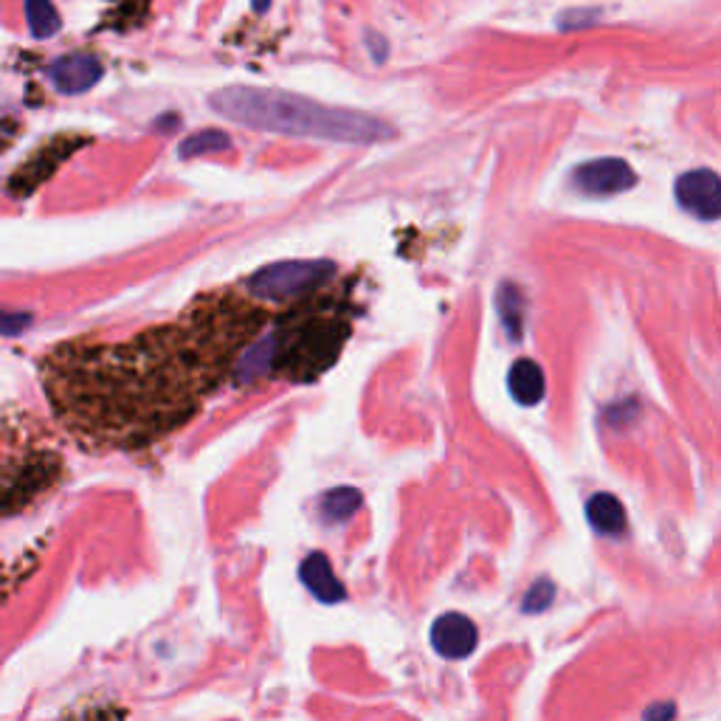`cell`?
Masks as SVG:
<instances>
[{
  "mask_svg": "<svg viewBox=\"0 0 721 721\" xmlns=\"http://www.w3.org/2000/svg\"><path fill=\"white\" fill-rule=\"evenodd\" d=\"M229 135L220 133V130H207V133H195L189 135L187 142L180 144V155L184 158H195L200 153H218V149L229 147Z\"/></svg>",
  "mask_w": 721,
  "mask_h": 721,
  "instance_id": "2e32d148",
  "label": "cell"
},
{
  "mask_svg": "<svg viewBox=\"0 0 721 721\" xmlns=\"http://www.w3.org/2000/svg\"><path fill=\"white\" fill-rule=\"evenodd\" d=\"M553 598H555V586L550 584V580H539V584L528 592V598H524V612L528 614L544 612V609L553 603Z\"/></svg>",
  "mask_w": 721,
  "mask_h": 721,
  "instance_id": "e0dca14e",
  "label": "cell"
},
{
  "mask_svg": "<svg viewBox=\"0 0 721 721\" xmlns=\"http://www.w3.org/2000/svg\"><path fill=\"white\" fill-rule=\"evenodd\" d=\"M122 12L133 14V12H144L149 7V0H113Z\"/></svg>",
  "mask_w": 721,
  "mask_h": 721,
  "instance_id": "ac0fdd59",
  "label": "cell"
},
{
  "mask_svg": "<svg viewBox=\"0 0 721 721\" xmlns=\"http://www.w3.org/2000/svg\"><path fill=\"white\" fill-rule=\"evenodd\" d=\"M102 74L104 65L93 54H68V57H59L48 65V79L65 97H77V93L90 90L102 79Z\"/></svg>",
  "mask_w": 721,
  "mask_h": 721,
  "instance_id": "ba28073f",
  "label": "cell"
},
{
  "mask_svg": "<svg viewBox=\"0 0 721 721\" xmlns=\"http://www.w3.org/2000/svg\"><path fill=\"white\" fill-rule=\"evenodd\" d=\"M270 322L240 288L198 293L178 319L122 344L77 335L40 360L43 392L88 448L135 451L187 425Z\"/></svg>",
  "mask_w": 721,
  "mask_h": 721,
  "instance_id": "6da1fadb",
  "label": "cell"
},
{
  "mask_svg": "<svg viewBox=\"0 0 721 721\" xmlns=\"http://www.w3.org/2000/svg\"><path fill=\"white\" fill-rule=\"evenodd\" d=\"M20 313H9L7 315V324H3V333L7 335H12L14 333V328H18V324H26L29 322V315H23V319H18Z\"/></svg>",
  "mask_w": 721,
  "mask_h": 721,
  "instance_id": "d6986e66",
  "label": "cell"
},
{
  "mask_svg": "<svg viewBox=\"0 0 721 721\" xmlns=\"http://www.w3.org/2000/svg\"><path fill=\"white\" fill-rule=\"evenodd\" d=\"M299 575H302V584L308 586L310 595H315L322 603H339V600H344V595H347L344 592L342 580L333 575L330 558L324 553L308 555Z\"/></svg>",
  "mask_w": 721,
  "mask_h": 721,
  "instance_id": "30bf717a",
  "label": "cell"
},
{
  "mask_svg": "<svg viewBox=\"0 0 721 721\" xmlns=\"http://www.w3.org/2000/svg\"><path fill=\"white\" fill-rule=\"evenodd\" d=\"M268 3H270V0H252L254 12H265V9H268Z\"/></svg>",
  "mask_w": 721,
  "mask_h": 721,
  "instance_id": "44dd1931",
  "label": "cell"
},
{
  "mask_svg": "<svg viewBox=\"0 0 721 721\" xmlns=\"http://www.w3.org/2000/svg\"><path fill=\"white\" fill-rule=\"evenodd\" d=\"M508 389L510 395H513L515 403L535 406L541 398H544V373H541V367L535 360L519 358L513 367H510Z\"/></svg>",
  "mask_w": 721,
  "mask_h": 721,
  "instance_id": "8fae6325",
  "label": "cell"
},
{
  "mask_svg": "<svg viewBox=\"0 0 721 721\" xmlns=\"http://www.w3.org/2000/svg\"><path fill=\"white\" fill-rule=\"evenodd\" d=\"M676 200L699 220L721 218V178L710 169H690L676 180Z\"/></svg>",
  "mask_w": 721,
  "mask_h": 721,
  "instance_id": "8992f818",
  "label": "cell"
},
{
  "mask_svg": "<svg viewBox=\"0 0 721 721\" xmlns=\"http://www.w3.org/2000/svg\"><path fill=\"white\" fill-rule=\"evenodd\" d=\"M674 713H676L674 705H659V708L645 710V716H648V719H654V716H674Z\"/></svg>",
  "mask_w": 721,
  "mask_h": 721,
  "instance_id": "ffe728a7",
  "label": "cell"
},
{
  "mask_svg": "<svg viewBox=\"0 0 721 721\" xmlns=\"http://www.w3.org/2000/svg\"><path fill=\"white\" fill-rule=\"evenodd\" d=\"M586 515L598 533L606 535H618L625 530V508L620 504L618 496L612 493H595L589 502H586Z\"/></svg>",
  "mask_w": 721,
  "mask_h": 721,
  "instance_id": "7c38bea8",
  "label": "cell"
},
{
  "mask_svg": "<svg viewBox=\"0 0 721 721\" xmlns=\"http://www.w3.org/2000/svg\"><path fill=\"white\" fill-rule=\"evenodd\" d=\"M499 313H502V324L510 333L513 342H519L522 335V293L513 288V285H502V293H499Z\"/></svg>",
  "mask_w": 721,
  "mask_h": 721,
  "instance_id": "9a60e30c",
  "label": "cell"
},
{
  "mask_svg": "<svg viewBox=\"0 0 721 721\" xmlns=\"http://www.w3.org/2000/svg\"><path fill=\"white\" fill-rule=\"evenodd\" d=\"M477 625L459 612L443 614L432 625V645L445 659H465L470 651L477 648Z\"/></svg>",
  "mask_w": 721,
  "mask_h": 721,
  "instance_id": "9c48e42d",
  "label": "cell"
},
{
  "mask_svg": "<svg viewBox=\"0 0 721 721\" xmlns=\"http://www.w3.org/2000/svg\"><path fill=\"white\" fill-rule=\"evenodd\" d=\"M335 277L333 263H313V259H297V263H277L268 268L257 270L248 279V293L263 299H288V297H304L313 293L315 288H322L324 282Z\"/></svg>",
  "mask_w": 721,
  "mask_h": 721,
  "instance_id": "277c9868",
  "label": "cell"
},
{
  "mask_svg": "<svg viewBox=\"0 0 721 721\" xmlns=\"http://www.w3.org/2000/svg\"><path fill=\"white\" fill-rule=\"evenodd\" d=\"M353 333V304L347 293H304L293 308L274 319V369L270 375L310 384L328 373Z\"/></svg>",
  "mask_w": 721,
  "mask_h": 721,
  "instance_id": "3957f363",
  "label": "cell"
},
{
  "mask_svg": "<svg viewBox=\"0 0 721 721\" xmlns=\"http://www.w3.org/2000/svg\"><path fill=\"white\" fill-rule=\"evenodd\" d=\"M26 23L32 37L37 40L54 37L63 29V20L52 0H26Z\"/></svg>",
  "mask_w": 721,
  "mask_h": 721,
  "instance_id": "4fadbf2b",
  "label": "cell"
},
{
  "mask_svg": "<svg viewBox=\"0 0 721 721\" xmlns=\"http://www.w3.org/2000/svg\"><path fill=\"white\" fill-rule=\"evenodd\" d=\"M57 477L59 459L52 451H32L26 454V463L20 457V468L12 463L3 465V515H12L18 508L32 502Z\"/></svg>",
  "mask_w": 721,
  "mask_h": 721,
  "instance_id": "5b68a950",
  "label": "cell"
},
{
  "mask_svg": "<svg viewBox=\"0 0 721 721\" xmlns=\"http://www.w3.org/2000/svg\"><path fill=\"white\" fill-rule=\"evenodd\" d=\"M575 187L586 195H618L637 184V175L620 158H598V162L580 164L573 173Z\"/></svg>",
  "mask_w": 721,
  "mask_h": 721,
  "instance_id": "52a82bcc",
  "label": "cell"
},
{
  "mask_svg": "<svg viewBox=\"0 0 721 721\" xmlns=\"http://www.w3.org/2000/svg\"><path fill=\"white\" fill-rule=\"evenodd\" d=\"M212 108L225 119L245 124V127L310 135V138H328V142L367 144L392 135V127L387 122L367 117V113L324 108L310 99L290 97L282 90L225 88L214 93Z\"/></svg>",
  "mask_w": 721,
  "mask_h": 721,
  "instance_id": "7a4b0ae2",
  "label": "cell"
},
{
  "mask_svg": "<svg viewBox=\"0 0 721 721\" xmlns=\"http://www.w3.org/2000/svg\"><path fill=\"white\" fill-rule=\"evenodd\" d=\"M360 508V493L355 488H335L322 499V513L328 522H344Z\"/></svg>",
  "mask_w": 721,
  "mask_h": 721,
  "instance_id": "5bb4252c",
  "label": "cell"
}]
</instances>
